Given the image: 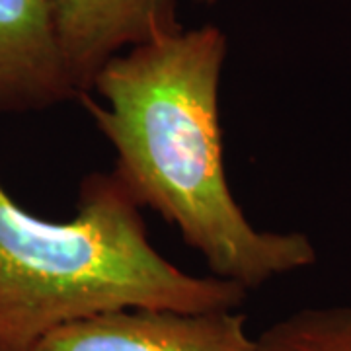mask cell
<instances>
[{"label":"cell","instance_id":"6","mask_svg":"<svg viewBox=\"0 0 351 351\" xmlns=\"http://www.w3.org/2000/svg\"><path fill=\"white\" fill-rule=\"evenodd\" d=\"M258 351H351V306H318L267 328Z\"/></svg>","mask_w":351,"mask_h":351},{"label":"cell","instance_id":"1","mask_svg":"<svg viewBox=\"0 0 351 351\" xmlns=\"http://www.w3.org/2000/svg\"><path fill=\"white\" fill-rule=\"evenodd\" d=\"M226 36L217 25L176 29L115 55L78 96L117 156L113 176L182 232L215 277L240 287L316 262L301 232L258 230L228 188L219 123Z\"/></svg>","mask_w":351,"mask_h":351},{"label":"cell","instance_id":"4","mask_svg":"<svg viewBox=\"0 0 351 351\" xmlns=\"http://www.w3.org/2000/svg\"><path fill=\"white\" fill-rule=\"evenodd\" d=\"M64 63L78 96L123 51L180 29L176 0H49Z\"/></svg>","mask_w":351,"mask_h":351},{"label":"cell","instance_id":"7","mask_svg":"<svg viewBox=\"0 0 351 351\" xmlns=\"http://www.w3.org/2000/svg\"><path fill=\"white\" fill-rule=\"evenodd\" d=\"M195 2H203V4H213L217 0H195Z\"/></svg>","mask_w":351,"mask_h":351},{"label":"cell","instance_id":"2","mask_svg":"<svg viewBox=\"0 0 351 351\" xmlns=\"http://www.w3.org/2000/svg\"><path fill=\"white\" fill-rule=\"evenodd\" d=\"M138 209L113 174L90 176L64 223L27 213L0 184V351H27L64 324L125 308H239L246 289L168 262Z\"/></svg>","mask_w":351,"mask_h":351},{"label":"cell","instance_id":"3","mask_svg":"<svg viewBox=\"0 0 351 351\" xmlns=\"http://www.w3.org/2000/svg\"><path fill=\"white\" fill-rule=\"evenodd\" d=\"M27 351H258V341L237 308H125L64 324Z\"/></svg>","mask_w":351,"mask_h":351},{"label":"cell","instance_id":"5","mask_svg":"<svg viewBox=\"0 0 351 351\" xmlns=\"http://www.w3.org/2000/svg\"><path fill=\"white\" fill-rule=\"evenodd\" d=\"M75 96L49 0H0V113Z\"/></svg>","mask_w":351,"mask_h":351}]
</instances>
